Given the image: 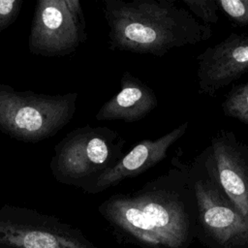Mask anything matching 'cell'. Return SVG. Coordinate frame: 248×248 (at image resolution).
Segmentation results:
<instances>
[{
  "instance_id": "obj_1",
  "label": "cell",
  "mask_w": 248,
  "mask_h": 248,
  "mask_svg": "<svg viewBox=\"0 0 248 248\" xmlns=\"http://www.w3.org/2000/svg\"><path fill=\"white\" fill-rule=\"evenodd\" d=\"M172 168L128 194L104 201L99 211L112 225L149 245L179 248L187 240L189 216L183 201L192 187L190 164L178 156Z\"/></svg>"
},
{
  "instance_id": "obj_2",
  "label": "cell",
  "mask_w": 248,
  "mask_h": 248,
  "mask_svg": "<svg viewBox=\"0 0 248 248\" xmlns=\"http://www.w3.org/2000/svg\"><path fill=\"white\" fill-rule=\"evenodd\" d=\"M102 10L112 50L164 56L212 36L210 25L173 0H104Z\"/></svg>"
},
{
  "instance_id": "obj_3",
  "label": "cell",
  "mask_w": 248,
  "mask_h": 248,
  "mask_svg": "<svg viewBox=\"0 0 248 248\" xmlns=\"http://www.w3.org/2000/svg\"><path fill=\"white\" fill-rule=\"evenodd\" d=\"M125 144L122 135L110 128H76L55 144L50 172L57 182L87 193L97 178L122 158Z\"/></svg>"
},
{
  "instance_id": "obj_4",
  "label": "cell",
  "mask_w": 248,
  "mask_h": 248,
  "mask_svg": "<svg viewBox=\"0 0 248 248\" xmlns=\"http://www.w3.org/2000/svg\"><path fill=\"white\" fill-rule=\"evenodd\" d=\"M78 94L18 91L0 83V132L23 142H39L56 135L74 117Z\"/></svg>"
},
{
  "instance_id": "obj_5",
  "label": "cell",
  "mask_w": 248,
  "mask_h": 248,
  "mask_svg": "<svg viewBox=\"0 0 248 248\" xmlns=\"http://www.w3.org/2000/svg\"><path fill=\"white\" fill-rule=\"evenodd\" d=\"M190 171L199 217L208 233L224 246L248 242V219L219 185L208 147L190 164Z\"/></svg>"
},
{
  "instance_id": "obj_6",
  "label": "cell",
  "mask_w": 248,
  "mask_h": 248,
  "mask_svg": "<svg viewBox=\"0 0 248 248\" xmlns=\"http://www.w3.org/2000/svg\"><path fill=\"white\" fill-rule=\"evenodd\" d=\"M86 39V21L80 1H37L28 36V49L32 54L66 56L75 52Z\"/></svg>"
},
{
  "instance_id": "obj_7",
  "label": "cell",
  "mask_w": 248,
  "mask_h": 248,
  "mask_svg": "<svg viewBox=\"0 0 248 248\" xmlns=\"http://www.w3.org/2000/svg\"><path fill=\"white\" fill-rule=\"evenodd\" d=\"M0 247L89 248L78 230L58 218L8 204L0 206Z\"/></svg>"
},
{
  "instance_id": "obj_8",
  "label": "cell",
  "mask_w": 248,
  "mask_h": 248,
  "mask_svg": "<svg viewBox=\"0 0 248 248\" xmlns=\"http://www.w3.org/2000/svg\"><path fill=\"white\" fill-rule=\"evenodd\" d=\"M199 93L215 96L248 72V33H231L197 57Z\"/></svg>"
},
{
  "instance_id": "obj_9",
  "label": "cell",
  "mask_w": 248,
  "mask_h": 248,
  "mask_svg": "<svg viewBox=\"0 0 248 248\" xmlns=\"http://www.w3.org/2000/svg\"><path fill=\"white\" fill-rule=\"evenodd\" d=\"M215 175L234 207L248 219V146L231 131H220L208 146Z\"/></svg>"
},
{
  "instance_id": "obj_10",
  "label": "cell",
  "mask_w": 248,
  "mask_h": 248,
  "mask_svg": "<svg viewBox=\"0 0 248 248\" xmlns=\"http://www.w3.org/2000/svg\"><path fill=\"white\" fill-rule=\"evenodd\" d=\"M188 127L189 122L185 121L158 139L141 140L124 154L113 168L97 178L87 193L99 194L126 178L145 172L166 158L168 150L186 134Z\"/></svg>"
},
{
  "instance_id": "obj_11",
  "label": "cell",
  "mask_w": 248,
  "mask_h": 248,
  "mask_svg": "<svg viewBox=\"0 0 248 248\" xmlns=\"http://www.w3.org/2000/svg\"><path fill=\"white\" fill-rule=\"evenodd\" d=\"M120 85V90L96 113L95 118L98 121L136 122L157 108L158 100L154 91L130 72L123 73Z\"/></svg>"
},
{
  "instance_id": "obj_12",
  "label": "cell",
  "mask_w": 248,
  "mask_h": 248,
  "mask_svg": "<svg viewBox=\"0 0 248 248\" xmlns=\"http://www.w3.org/2000/svg\"><path fill=\"white\" fill-rule=\"evenodd\" d=\"M221 108L227 116L248 125V80L232 88Z\"/></svg>"
},
{
  "instance_id": "obj_13",
  "label": "cell",
  "mask_w": 248,
  "mask_h": 248,
  "mask_svg": "<svg viewBox=\"0 0 248 248\" xmlns=\"http://www.w3.org/2000/svg\"><path fill=\"white\" fill-rule=\"evenodd\" d=\"M182 3L203 23L211 25L218 22L219 6L217 0H182Z\"/></svg>"
},
{
  "instance_id": "obj_14",
  "label": "cell",
  "mask_w": 248,
  "mask_h": 248,
  "mask_svg": "<svg viewBox=\"0 0 248 248\" xmlns=\"http://www.w3.org/2000/svg\"><path fill=\"white\" fill-rule=\"evenodd\" d=\"M217 3L234 25H248V0H217Z\"/></svg>"
},
{
  "instance_id": "obj_15",
  "label": "cell",
  "mask_w": 248,
  "mask_h": 248,
  "mask_svg": "<svg viewBox=\"0 0 248 248\" xmlns=\"http://www.w3.org/2000/svg\"><path fill=\"white\" fill-rule=\"evenodd\" d=\"M22 4V0H0V33L16 20Z\"/></svg>"
},
{
  "instance_id": "obj_16",
  "label": "cell",
  "mask_w": 248,
  "mask_h": 248,
  "mask_svg": "<svg viewBox=\"0 0 248 248\" xmlns=\"http://www.w3.org/2000/svg\"><path fill=\"white\" fill-rule=\"evenodd\" d=\"M0 248H10V247H0Z\"/></svg>"
}]
</instances>
